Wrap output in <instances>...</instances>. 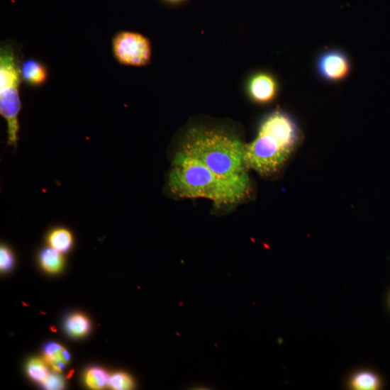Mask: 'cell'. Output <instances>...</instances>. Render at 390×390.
<instances>
[{
  "label": "cell",
  "mask_w": 390,
  "mask_h": 390,
  "mask_svg": "<svg viewBox=\"0 0 390 390\" xmlns=\"http://www.w3.org/2000/svg\"><path fill=\"white\" fill-rule=\"evenodd\" d=\"M167 185L169 191L177 198L205 199L218 207L240 204L252 191L247 173L226 178L179 151L173 160Z\"/></svg>",
  "instance_id": "6da1fadb"
},
{
  "label": "cell",
  "mask_w": 390,
  "mask_h": 390,
  "mask_svg": "<svg viewBox=\"0 0 390 390\" xmlns=\"http://www.w3.org/2000/svg\"><path fill=\"white\" fill-rule=\"evenodd\" d=\"M300 129L289 113L277 110L264 117L254 141L245 145V163L263 177L279 172L300 142Z\"/></svg>",
  "instance_id": "7a4b0ae2"
},
{
  "label": "cell",
  "mask_w": 390,
  "mask_h": 390,
  "mask_svg": "<svg viewBox=\"0 0 390 390\" xmlns=\"http://www.w3.org/2000/svg\"><path fill=\"white\" fill-rule=\"evenodd\" d=\"M245 145L223 129L193 127L183 137L179 152L201 162L217 174L235 178L247 173Z\"/></svg>",
  "instance_id": "3957f363"
},
{
  "label": "cell",
  "mask_w": 390,
  "mask_h": 390,
  "mask_svg": "<svg viewBox=\"0 0 390 390\" xmlns=\"http://www.w3.org/2000/svg\"><path fill=\"white\" fill-rule=\"evenodd\" d=\"M21 62L11 44L0 50V114L7 124V145L16 150L20 133L19 114L22 109L20 87Z\"/></svg>",
  "instance_id": "277c9868"
},
{
  "label": "cell",
  "mask_w": 390,
  "mask_h": 390,
  "mask_svg": "<svg viewBox=\"0 0 390 390\" xmlns=\"http://www.w3.org/2000/svg\"><path fill=\"white\" fill-rule=\"evenodd\" d=\"M112 52L120 64L132 67H145L152 57L149 39L132 31H120L112 38Z\"/></svg>",
  "instance_id": "5b68a950"
},
{
  "label": "cell",
  "mask_w": 390,
  "mask_h": 390,
  "mask_svg": "<svg viewBox=\"0 0 390 390\" xmlns=\"http://www.w3.org/2000/svg\"><path fill=\"white\" fill-rule=\"evenodd\" d=\"M316 68L322 80L336 84L347 79L352 65L345 52L338 49H329L318 55Z\"/></svg>",
  "instance_id": "8992f818"
},
{
  "label": "cell",
  "mask_w": 390,
  "mask_h": 390,
  "mask_svg": "<svg viewBox=\"0 0 390 390\" xmlns=\"http://www.w3.org/2000/svg\"><path fill=\"white\" fill-rule=\"evenodd\" d=\"M279 84L275 77L265 72L254 74L248 82L247 91L252 100L265 104L274 100L279 93Z\"/></svg>",
  "instance_id": "52a82bcc"
},
{
  "label": "cell",
  "mask_w": 390,
  "mask_h": 390,
  "mask_svg": "<svg viewBox=\"0 0 390 390\" xmlns=\"http://www.w3.org/2000/svg\"><path fill=\"white\" fill-rule=\"evenodd\" d=\"M20 69L22 82L30 87H41L48 80V69L41 61L28 58L21 64Z\"/></svg>",
  "instance_id": "ba28073f"
},
{
  "label": "cell",
  "mask_w": 390,
  "mask_h": 390,
  "mask_svg": "<svg viewBox=\"0 0 390 390\" xmlns=\"http://www.w3.org/2000/svg\"><path fill=\"white\" fill-rule=\"evenodd\" d=\"M347 386L354 390H377L382 387V380L375 372L361 369L348 377Z\"/></svg>",
  "instance_id": "9c48e42d"
},
{
  "label": "cell",
  "mask_w": 390,
  "mask_h": 390,
  "mask_svg": "<svg viewBox=\"0 0 390 390\" xmlns=\"http://www.w3.org/2000/svg\"><path fill=\"white\" fill-rule=\"evenodd\" d=\"M46 240L50 247L62 254L70 252L74 245L72 232L62 225L52 228L47 233Z\"/></svg>",
  "instance_id": "30bf717a"
},
{
  "label": "cell",
  "mask_w": 390,
  "mask_h": 390,
  "mask_svg": "<svg viewBox=\"0 0 390 390\" xmlns=\"http://www.w3.org/2000/svg\"><path fill=\"white\" fill-rule=\"evenodd\" d=\"M38 260L42 267L52 274L62 271L65 264L62 253L50 247L42 249L38 252Z\"/></svg>",
  "instance_id": "8fae6325"
},
{
  "label": "cell",
  "mask_w": 390,
  "mask_h": 390,
  "mask_svg": "<svg viewBox=\"0 0 390 390\" xmlns=\"http://www.w3.org/2000/svg\"><path fill=\"white\" fill-rule=\"evenodd\" d=\"M67 350L56 342H50L45 347V362L52 367L56 372H60L69 361Z\"/></svg>",
  "instance_id": "7c38bea8"
},
{
  "label": "cell",
  "mask_w": 390,
  "mask_h": 390,
  "mask_svg": "<svg viewBox=\"0 0 390 390\" xmlns=\"http://www.w3.org/2000/svg\"><path fill=\"white\" fill-rule=\"evenodd\" d=\"M91 329L89 319L82 314L71 316L66 322L67 333L74 337H83L87 335Z\"/></svg>",
  "instance_id": "4fadbf2b"
},
{
  "label": "cell",
  "mask_w": 390,
  "mask_h": 390,
  "mask_svg": "<svg viewBox=\"0 0 390 390\" xmlns=\"http://www.w3.org/2000/svg\"><path fill=\"white\" fill-rule=\"evenodd\" d=\"M109 378L105 370L95 367L87 372L85 381L87 386L93 389H101L108 385Z\"/></svg>",
  "instance_id": "5bb4252c"
},
{
  "label": "cell",
  "mask_w": 390,
  "mask_h": 390,
  "mask_svg": "<svg viewBox=\"0 0 390 390\" xmlns=\"http://www.w3.org/2000/svg\"><path fill=\"white\" fill-rule=\"evenodd\" d=\"M27 372L33 380L40 382H43L50 374L45 362L40 359L31 360L28 364Z\"/></svg>",
  "instance_id": "9a60e30c"
},
{
  "label": "cell",
  "mask_w": 390,
  "mask_h": 390,
  "mask_svg": "<svg viewBox=\"0 0 390 390\" xmlns=\"http://www.w3.org/2000/svg\"><path fill=\"white\" fill-rule=\"evenodd\" d=\"M108 385L116 390H128L133 389L135 382L128 374L118 372L110 377Z\"/></svg>",
  "instance_id": "2e32d148"
},
{
  "label": "cell",
  "mask_w": 390,
  "mask_h": 390,
  "mask_svg": "<svg viewBox=\"0 0 390 390\" xmlns=\"http://www.w3.org/2000/svg\"><path fill=\"white\" fill-rule=\"evenodd\" d=\"M16 257L12 249L6 245L0 247V268L1 271L7 272L11 270L15 264Z\"/></svg>",
  "instance_id": "e0dca14e"
},
{
  "label": "cell",
  "mask_w": 390,
  "mask_h": 390,
  "mask_svg": "<svg viewBox=\"0 0 390 390\" xmlns=\"http://www.w3.org/2000/svg\"><path fill=\"white\" fill-rule=\"evenodd\" d=\"M43 384L48 389H61L65 386V380L57 374H51L43 381Z\"/></svg>",
  "instance_id": "ac0fdd59"
},
{
  "label": "cell",
  "mask_w": 390,
  "mask_h": 390,
  "mask_svg": "<svg viewBox=\"0 0 390 390\" xmlns=\"http://www.w3.org/2000/svg\"><path fill=\"white\" fill-rule=\"evenodd\" d=\"M167 1L169 3L177 4V3L182 2L183 0H167Z\"/></svg>",
  "instance_id": "d6986e66"
},
{
  "label": "cell",
  "mask_w": 390,
  "mask_h": 390,
  "mask_svg": "<svg viewBox=\"0 0 390 390\" xmlns=\"http://www.w3.org/2000/svg\"><path fill=\"white\" fill-rule=\"evenodd\" d=\"M389 303H390V298H389Z\"/></svg>",
  "instance_id": "ffe728a7"
}]
</instances>
